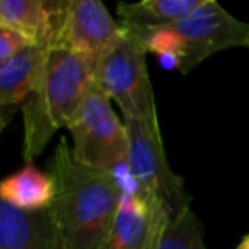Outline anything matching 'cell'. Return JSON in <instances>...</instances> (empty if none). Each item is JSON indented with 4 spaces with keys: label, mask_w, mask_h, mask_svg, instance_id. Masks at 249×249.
Here are the masks:
<instances>
[{
    "label": "cell",
    "mask_w": 249,
    "mask_h": 249,
    "mask_svg": "<svg viewBox=\"0 0 249 249\" xmlns=\"http://www.w3.org/2000/svg\"><path fill=\"white\" fill-rule=\"evenodd\" d=\"M48 50L29 46L14 58L0 63V109L2 126L9 121V109L26 103L35 92L43 72Z\"/></svg>",
    "instance_id": "11"
},
{
    "label": "cell",
    "mask_w": 249,
    "mask_h": 249,
    "mask_svg": "<svg viewBox=\"0 0 249 249\" xmlns=\"http://www.w3.org/2000/svg\"><path fill=\"white\" fill-rule=\"evenodd\" d=\"M67 130L72 137L73 157L79 162L113 176L128 166L124 121H120L107 96L96 84Z\"/></svg>",
    "instance_id": "6"
},
{
    "label": "cell",
    "mask_w": 249,
    "mask_h": 249,
    "mask_svg": "<svg viewBox=\"0 0 249 249\" xmlns=\"http://www.w3.org/2000/svg\"><path fill=\"white\" fill-rule=\"evenodd\" d=\"M139 38L166 69L190 73L215 53L248 46L249 22L235 19L215 0H205L188 18Z\"/></svg>",
    "instance_id": "3"
},
{
    "label": "cell",
    "mask_w": 249,
    "mask_h": 249,
    "mask_svg": "<svg viewBox=\"0 0 249 249\" xmlns=\"http://www.w3.org/2000/svg\"><path fill=\"white\" fill-rule=\"evenodd\" d=\"M69 0H2L0 28L21 33L33 46L60 48Z\"/></svg>",
    "instance_id": "9"
},
{
    "label": "cell",
    "mask_w": 249,
    "mask_h": 249,
    "mask_svg": "<svg viewBox=\"0 0 249 249\" xmlns=\"http://www.w3.org/2000/svg\"><path fill=\"white\" fill-rule=\"evenodd\" d=\"M171 213L139 190H121L116 217L99 249H159Z\"/></svg>",
    "instance_id": "7"
},
{
    "label": "cell",
    "mask_w": 249,
    "mask_h": 249,
    "mask_svg": "<svg viewBox=\"0 0 249 249\" xmlns=\"http://www.w3.org/2000/svg\"><path fill=\"white\" fill-rule=\"evenodd\" d=\"M94 86V62L65 48L48 50L35 92L22 104V157L33 162L55 132L69 128Z\"/></svg>",
    "instance_id": "2"
},
{
    "label": "cell",
    "mask_w": 249,
    "mask_h": 249,
    "mask_svg": "<svg viewBox=\"0 0 249 249\" xmlns=\"http://www.w3.org/2000/svg\"><path fill=\"white\" fill-rule=\"evenodd\" d=\"M248 48H249V45H248Z\"/></svg>",
    "instance_id": "17"
},
{
    "label": "cell",
    "mask_w": 249,
    "mask_h": 249,
    "mask_svg": "<svg viewBox=\"0 0 249 249\" xmlns=\"http://www.w3.org/2000/svg\"><path fill=\"white\" fill-rule=\"evenodd\" d=\"M147 53L145 43L123 28L116 45L94 65V84L116 103L123 120L157 118Z\"/></svg>",
    "instance_id": "4"
},
{
    "label": "cell",
    "mask_w": 249,
    "mask_h": 249,
    "mask_svg": "<svg viewBox=\"0 0 249 249\" xmlns=\"http://www.w3.org/2000/svg\"><path fill=\"white\" fill-rule=\"evenodd\" d=\"M203 2L205 0H140L133 4H118L116 14L121 28L142 36L188 18Z\"/></svg>",
    "instance_id": "12"
},
{
    "label": "cell",
    "mask_w": 249,
    "mask_h": 249,
    "mask_svg": "<svg viewBox=\"0 0 249 249\" xmlns=\"http://www.w3.org/2000/svg\"><path fill=\"white\" fill-rule=\"evenodd\" d=\"M55 186L50 173H43L33 162L24 164L19 171L7 176L0 184L2 201L26 212L50 208Z\"/></svg>",
    "instance_id": "13"
},
{
    "label": "cell",
    "mask_w": 249,
    "mask_h": 249,
    "mask_svg": "<svg viewBox=\"0 0 249 249\" xmlns=\"http://www.w3.org/2000/svg\"><path fill=\"white\" fill-rule=\"evenodd\" d=\"M29 46L33 45L21 33L12 31V29L7 28H0V63L14 58L16 55L28 50Z\"/></svg>",
    "instance_id": "15"
},
{
    "label": "cell",
    "mask_w": 249,
    "mask_h": 249,
    "mask_svg": "<svg viewBox=\"0 0 249 249\" xmlns=\"http://www.w3.org/2000/svg\"><path fill=\"white\" fill-rule=\"evenodd\" d=\"M235 249H249V234L244 235V239H242V241L239 242V246Z\"/></svg>",
    "instance_id": "16"
},
{
    "label": "cell",
    "mask_w": 249,
    "mask_h": 249,
    "mask_svg": "<svg viewBox=\"0 0 249 249\" xmlns=\"http://www.w3.org/2000/svg\"><path fill=\"white\" fill-rule=\"evenodd\" d=\"M48 173L55 186L48 210L62 249H99L120 207L116 178L79 162L65 137L50 159Z\"/></svg>",
    "instance_id": "1"
},
{
    "label": "cell",
    "mask_w": 249,
    "mask_h": 249,
    "mask_svg": "<svg viewBox=\"0 0 249 249\" xmlns=\"http://www.w3.org/2000/svg\"><path fill=\"white\" fill-rule=\"evenodd\" d=\"M0 249H62L48 208L26 212L2 201Z\"/></svg>",
    "instance_id": "10"
},
{
    "label": "cell",
    "mask_w": 249,
    "mask_h": 249,
    "mask_svg": "<svg viewBox=\"0 0 249 249\" xmlns=\"http://www.w3.org/2000/svg\"><path fill=\"white\" fill-rule=\"evenodd\" d=\"M159 249H208L203 239V229L193 208L190 207L171 217Z\"/></svg>",
    "instance_id": "14"
},
{
    "label": "cell",
    "mask_w": 249,
    "mask_h": 249,
    "mask_svg": "<svg viewBox=\"0 0 249 249\" xmlns=\"http://www.w3.org/2000/svg\"><path fill=\"white\" fill-rule=\"evenodd\" d=\"M128 135V171L139 193L164 205L171 217L191 207L181 178L171 169L159 120H123Z\"/></svg>",
    "instance_id": "5"
},
{
    "label": "cell",
    "mask_w": 249,
    "mask_h": 249,
    "mask_svg": "<svg viewBox=\"0 0 249 249\" xmlns=\"http://www.w3.org/2000/svg\"><path fill=\"white\" fill-rule=\"evenodd\" d=\"M123 35L120 22L114 21L106 5L99 0H69L65 29L60 48L96 62L109 52Z\"/></svg>",
    "instance_id": "8"
}]
</instances>
